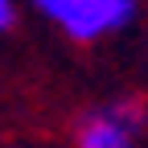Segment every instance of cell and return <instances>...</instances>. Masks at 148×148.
Masks as SVG:
<instances>
[{
	"mask_svg": "<svg viewBox=\"0 0 148 148\" xmlns=\"http://www.w3.org/2000/svg\"><path fill=\"white\" fill-rule=\"evenodd\" d=\"M37 16L58 25L70 41L95 45L103 37H115L140 16V0H29Z\"/></svg>",
	"mask_w": 148,
	"mask_h": 148,
	"instance_id": "cell-1",
	"label": "cell"
},
{
	"mask_svg": "<svg viewBox=\"0 0 148 148\" xmlns=\"http://www.w3.org/2000/svg\"><path fill=\"white\" fill-rule=\"evenodd\" d=\"M148 127V111L140 99L99 103L74 119V144L78 148H132Z\"/></svg>",
	"mask_w": 148,
	"mask_h": 148,
	"instance_id": "cell-2",
	"label": "cell"
},
{
	"mask_svg": "<svg viewBox=\"0 0 148 148\" xmlns=\"http://www.w3.org/2000/svg\"><path fill=\"white\" fill-rule=\"evenodd\" d=\"M16 25V0H0V33H8Z\"/></svg>",
	"mask_w": 148,
	"mask_h": 148,
	"instance_id": "cell-3",
	"label": "cell"
}]
</instances>
